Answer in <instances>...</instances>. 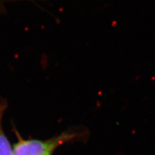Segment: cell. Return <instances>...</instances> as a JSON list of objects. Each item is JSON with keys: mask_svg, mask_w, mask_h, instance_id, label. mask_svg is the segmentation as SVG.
Masks as SVG:
<instances>
[{"mask_svg": "<svg viewBox=\"0 0 155 155\" xmlns=\"http://www.w3.org/2000/svg\"><path fill=\"white\" fill-rule=\"evenodd\" d=\"M73 137L70 134H63L61 137L48 141L20 140L14 147L13 155H51L60 144Z\"/></svg>", "mask_w": 155, "mask_h": 155, "instance_id": "obj_1", "label": "cell"}, {"mask_svg": "<svg viewBox=\"0 0 155 155\" xmlns=\"http://www.w3.org/2000/svg\"><path fill=\"white\" fill-rule=\"evenodd\" d=\"M0 155H13V152L8 139L4 134L0 126Z\"/></svg>", "mask_w": 155, "mask_h": 155, "instance_id": "obj_2", "label": "cell"}]
</instances>
